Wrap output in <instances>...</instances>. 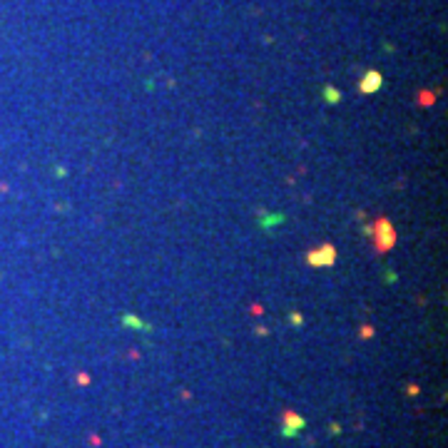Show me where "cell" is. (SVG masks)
<instances>
[{
	"instance_id": "obj_1",
	"label": "cell",
	"mask_w": 448,
	"mask_h": 448,
	"mask_svg": "<svg viewBox=\"0 0 448 448\" xmlns=\"http://www.w3.org/2000/svg\"><path fill=\"white\" fill-rule=\"evenodd\" d=\"M364 232L374 237V247H376V252H388V249H393L396 242H398V234H396L393 224H391L388 219H384V217L376 219L374 227H366Z\"/></svg>"
},
{
	"instance_id": "obj_2",
	"label": "cell",
	"mask_w": 448,
	"mask_h": 448,
	"mask_svg": "<svg viewBox=\"0 0 448 448\" xmlns=\"http://www.w3.org/2000/svg\"><path fill=\"white\" fill-rule=\"evenodd\" d=\"M307 261L317 269H324V266H334L336 261V249L331 244H321V247H314L307 252Z\"/></svg>"
},
{
	"instance_id": "obj_3",
	"label": "cell",
	"mask_w": 448,
	"mask_h": 448,
	"mask_svg": "<svg viewBox=\"0 0 448 448\" xmlns=\"http://www.w3.org/2000/svg\"><path fill=\"white\" fill-rule=\"evenodd\" d=\"M304 418L302 416H296L294 411H286L284 413V428H281V436H286V438H294V436H299V431L304 428Z\"/></svg>"
},
{
	"instance_id": "obj_4",
	"label": "cell",
	"mask_w": 448,
	"mask_h": 448,
	"mask_svg": "<svg viewBox=\"0 0 448 448\" xmlns=\"http://www.w3.org/2000/svg\"><path fill=\"white\" fill-rule=\"evenodd\" d=\"M381 82H384V80H381V75H379V72H374V70H369V72L364 75V80H361V85H359V87H361V92H366V95H369V92H376V90L381 87Z\"/></svg>"
},
{
	"instance_id": "obj_5",
	"label": "cell",
	"mask_w": 448,
	"mask_h": 448,
	"mask_svg": "<svg viewBox=\"0 0 448 448\" xmlns=\"http://www.w3.org/2000/svg\"><path fill=\"white\" fill-rule=\"evenodd\" d=\"M120 324L125 326V329H134V331H152V326L147 324V321H142L139 317H134V314H122L120 317Z\"/></svg>"
},
{
	"instance_id": "obj_6",
	"label": "cell",
	"mask_w": 448,
	"mask_h": 448,
	"mask_svg": "<svg viewBox=\"0 0 448 448\" xmlns=\"http://www.w3.org/2000/svg\"><path fill=\"white\" fill-rule=\"evenodd\" d=\"M281 222H284V217H281V214H266V217H261L259 227H261V229H269V227H274V224H281Z\"/></svg>"
},
{
	"instance_id": "obj_7",
	"label": "cell",
	"mask_w": 448,
	"mask_h": 448,
	"mask_svg": "<svg viewBox=\"0 0 448 448\" xmlns=\"http://www.w3.org/2000/svg\"><path fill=\"white\" fill-rule=\"evenodd\" d=\"M324 97H326L329 105H336V102L341 100V92H336L334 87H324Z\"/></svg>"
},
{
	"instance_id": "obj_8",
	"label": "cell",
	"mask_w": 448,
	"mask_h": 448,
	"mask_svg": "<svg viewBox=\"0 0 448 448\" xmlns=\"http://www.w3.org/2000/svg\"><path fill=\"white\" fill-rule=\"evenodd\" d=\"M302 314H291V324H302Z\"/></svg>"
}]
</instances>
